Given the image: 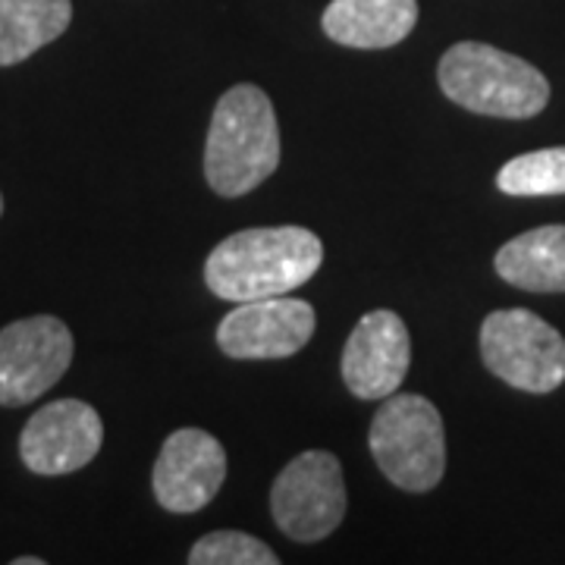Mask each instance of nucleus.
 <instances>
[{"mask_svg":"<svg viewBox=\"0 0 565 565\" xmlns=\"http://www.w3.org/2000/svg\"><path fill=\"white\" fill-rule=\"evenodd\" d=\"M323 264V243L305 226H255L226 236L204 262V282L223 302L289 296Z\"/></svg>","mask_w":565,"mask_h":565,"instance_id":"nucleus-1","label":"nucleus"},{"mask_svg":"<svg viewBox=\"0 0 565 565\" xmlns=\"http://www.w3.org/2000/svg\"><path fill=\"white\" fill-rule=\"evenodd\" d=\"M280 167V126L258 85H233L214 107L204 141V177L223 199L258 189Z\"/></svg>","mask_w":565,"mask_h":565,"instance_id":"nucleus-2","label":"nucleus"},{"mask_svg":"<svg viewBox=\"0 0 565 565\" xmlns=\"http://www.w3.org/2000/svg\"><path fill=\"white\" fill-rule=\"evenodd\" d=\"M437 79L449 102L481 117L531 120L550 102V82L534 63L484 41L452 44L440 57Z\"/></svg>","mask_w":565,"mask_h":565,"instance_id":"nucleus-3","label":"nucleus"},{"mask_svg":"<svg viewBox=\"0 0 565 565\" xmlns=\"http://www.w3.org/2000/svg\"><path fill=\"white\" fill-rule=\"evenodd\" d=\"M367 446L377 468L399 490L427 493L444 481L446 430L437 405L415 393L381 399L367 430Z\"/></svg>","mask_w":565,"mask_h":565,"instance_id":"nucleus-4","label":"nucleus"},{"mask_svg":"<svg viewBox=\"0 0 565 565\" xmlns=\"http://www.w3.org/2000/svg\"><path fill=\"white\" fill-rule=\"evenodd\" d=\"M481 359L493 377L534 396L565 384L563 333L527 308L487 315L481 323Z\"/></svg>","mask_w":565,"mask_h":565,"instance_id":"nucleus-5","label":"nucleus"},{"mask_svg":"<svg viewBox=\"0 0 565 565\" xmlns=\"http://www.w3.org/2000/svg\"><path fill=\"white\" fill-rule=\"evenodd\" d=\"M343 465L333 452L308 449L280 471L270 490L274 522L289 541L315 544L330 537L345 519Z\"/></svg>","mask_w":565,"mask_h":565,"instance_id":"nucleus-6","label":"nucleus"},{"mask_svg":"<svg viewBox=\"0 0 565 565\" xmlns=\"http://www.w3.org/2000/svg\"><path fill=\"white\" fill-rule=\"evenodd\" d=\"M73 364V333L61 318L35 315L0 330V405H25L57 386Z\"/></svg>","mask_w":565,"mask_h":565,"instance_id":"nucleus-7","label":"nucleus"},{"mask_svg":"<svg viewBox=\"0 0 565 565\" xmlns=\"http://www.w3.org/2000/svg\"><path fill=\"white\" fill-rule=\"evenodd\" d=\"M102 444V415L82 399H57L39 408L22 427L20 456L41 478H61L92 462Z\"/></svg>","mask_w":565,"mask_h":565,"instance_id":"nucleus-8","label":"nucleus"},{"mask_svg":"<svg viewBox=\"0 0 565 565\" xmlns=\"http://www.w3.org/2000/svg\"><path fill=\"white\" fill-rule=\"evenodd\" d=\"M318 327L315 308L302 299L270 296L239 302L217 323V345L230 359H289L308 345Z\"/></svg>","mask_w":565,"mask_h":565,"instance_id":"nucleus-9","label":"nucleus"},{"mask_svg":"<svg viewBox=\"0 0 565 565\" xmlns=\"http://www.w3.org/2000/svg\"><path fill=\"white\" fill-rule=\"evenodd\" d=\"M412 362V340L403 318L390 308L367 311L343 349V381L352 396L381 403L399 393Z\"/></svg>","mask_w":565,"mask_h":565,"instance_id":"nucleus-10","label":"nucleus"},{"mask_svg":"<svg viewBox=\"0 0 565 565\" xmlns=\"http://www.w3.org/2000/svg\"><path fill=\"white\" fill-rule=\"evenodd\" d=\"M226 481L223 444L202 427H182L170 434L154 462L151 487L163 509L199 512L221 493Z\"/></svg>","mask_w":565,"mask_h":565,"instance_id":"nucleus-11","label":"nucleus"},{"mask_svg":"<svg viewBox=\"0 0 565 565\" xmlns=\"http://www.w3.org/2000/svg\"><path fill=\"white\" fill-rule=\"evenodd\" d=\"M418 0H330L323 10V35L343 47L384 51L412 35Z\"/></svg>","mask_w":565,"mask_h":565,"instance_id":"nucleus-12","label":"nucleus"},{"mask_svg":"<svg viewBox=\"0 0 565 565\" xmlns=\"http://www.w3.org/2000/svg\"><path fill=\"white\" fill-rule=\"evenodd\" d=\"M497 274L525 292H565V223H550L509 239L493 258Z\"/></svg>","mask_w":565,"mask_h":565,"instance_id":"nucleus-13","label":"nucleus"},{"mask_svg":"<svg viewBox=\"0 0 565 565\" xmlns=\"http://www.w3.org/2000/svg\"><path fill=\"white\" fill-rule=\"evenodd\" d=\"M73 20L70 0H0V66L29 61Z\"/></svg>","mask_w":565,"mask_h":565,"instance_id":"nucleus-14","label":"nucleus"},{"mask_svg":"<svg viewBox=\"0 0 565 565\" xmlns=\"http://www.w3.org/2000/svg\"><path fill=\"white\" fill-rule=\"evenodd\" d=\"M500 192L512 199H544L565 195V145L519 154L497 173Z\"/></svg>","mask_w":565,"mask_h":565,"instance_id":"nucleus-15","label":"nucleus"},{"mask_svg":"<svg viewBox=\"0 0 565 565\" xmlns=\"http://www.w3.org/2000/svg\"><path fill=\"white\" fill-rule=\"evenodd\" d=\"M192 565H277V553L270 546L245 534V531H214L204 534L189 553Z\"/></svg>","mask_w":565,"mask_h":565,"instance_id":"nucleus-16","label":"nucleus"},{"mask_svg":"<svg viewBox=\"0 0 565 565\" xmlns=\"http://www.w3.org/2000/svg\"><path fill=\"white\" fill-rule=\"evenodd\" d=\"M13 565H44L41 556H20V559H13Z\"/></svg>","mask_w":565,"mask_h":565,"instance_id":"nucleus-17","label":"nucleus"},{"mask_svg":"<svg viewBox=\"0 0 565 565\" xmlns=\"http://www.w3.org/2000/svg\"><path fill=\"white\" fill-rule=\"evenodd\" d=\"M0 214H3V195H0Z\"/></svg>","mask_w":565,"mask_h":565,"instance_id":"nucleus-18","label":"nucleus"}]
</instances>
